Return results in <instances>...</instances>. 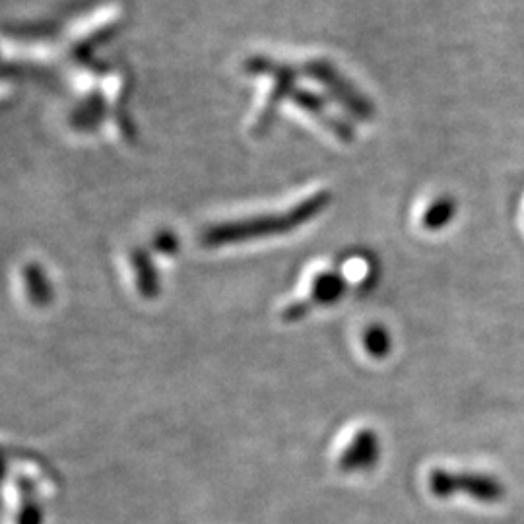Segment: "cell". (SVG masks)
<instances>
[{
  "mask_svg": "<svg viewBox=\"0 0 524 524\" xmlns=\"http://www.w3.org/2000/svg\"><path fill=\"white\" fill-rule=\"evenodd\" d=\"M245 72H249V74H268L274 80L268 99L264 103V109H262V113L259 115L257 123H255V132L262 134V132L268 131V127L272 125V121L276 117V111L282 105V101L288 98L292 99V96H294L297 68L292 65H286V63H276L270 57H251V59L245 61Z\"/></svg>",
  "mask_w": 524,
  "mask_h": 524,
  "instance_id": "3957f363",
  "label": "cell"
},
{
  "mask_svg": "<svg viewBox=\"0 0 524 524\" xmlns=\"http://www.w3.org/2000/svg\"><path fill=\"white\" fill-rule=\"evenodd\" d=\"M332 200L330 191H319L315 195L299 200L292 208L284 212H272V214H259L253 218L237 220L230 224H218L212 226L200 235V243L204 247H224L231 243H243L262 239L270 235H282L301 228L309 220L317 218L321 212H325Z\"/></svg>",
  "mask_w": 524,
  "mask_h": 524,
  "instance_id": "6da1fadb",
  "label": "cell"
},
{
  "mask_svg": "<svg viewBox=\"0 0 524 524\" xmlns=\"http://www.w3.org/2000/svg\"><path fill=\"white\" fill-rule=\"evenodd\" d=\"M346 280L338 272H321L311 286V292L303 301H295L290 307L284 309L282 319L288 323H294L303 319L311 309L332 305L336 303L342 295L346 294Z\"/></svg>",
  "mask_w": 524,
  "mask_h": 524,
  "instance_id": "5b68a950",
  "label": "cell"
},
{
  "mask_svg": "<svg viewBox=\"0 0 524 524\" xmlns=\"http://www.w3.org/2000/svg\"><path fill=\"white\" fill-rule=\"evenodd\" d=\"M303 72L321 82L328 90V94L342 103L352 115H356L361 121H369L375 115V107L371 101L361 94L358 88L327 59H315L303 65Z\"/></svg>",
  "mask_w": 524,
  "mask_h": 524,
  "instance_id": "277c9868",
  "label": "cell"
},
{
  "mask_svg": "<svg viewBox=\"0 0 524 524\" xmlns=\"http://www.w3.org/2000/svg\"><path fill=\"white\" fill-rule=\"evenodd\" d=\"M292 101L297 103V107H301L305 113L313 115L319 123H323L328 131L332 132L336 138L348 140V142L354 138V132L350 129V125H348L346 121L334 117V115L330 113L327 103L319 98L317 94H313V92H309V90H299V88H295Z\"/></svg>",
  "mask_w": 524,
  "mask_h": 524,
  "instance_id": "52a82bcc",
  "label": "cell"
},
{
  "mask_svg": "<svg viewBox=\"0 0 524 524\" xmlns=\"http://www.w3.org/2000/svg\"><path fill=\"white\" fill-rule=\"evenodd\" d=\"M154 247H156L160 253H164V255H175L177 249H179V241H177L175 233H171V231H162V233L156 235V239H154Z\"/></svg>",
  "mask_w": 524,
  "mask_h": 524,
  "instance_id": "5bb4252c",
  "label": "cell"
},
{
  "mask_svg": "<svg viewBox=\"0 0 524 524\" xmlns=\"http://www.w3.org/2000/svg\"><path fill=\"white\" fill-rule=\"evenodd\" d=\"M105 117V103L99 96H90L82 105H78L72 113V123L80 129L98 127Z\"/></svg>",
  "mask_w": 524,
  "mask_h": 524,
  "instance_id": "7c38bea8",
  "label": "cell"
},
{
  "mask_svg": "<svg viewBox=\"0 0 524 524\" xmlns=\"http://www.w3.org/2000/svg\"><path fill=\"white\" fill-rule=\"evenodd\" d=\"M24 280H26V290L30 295V301L37 307H43L47 303H51L53 299V288L49 284V278L45 276L43 268L35 262L26 264L24 268Z\"/></svg>",
  "mask_w": 524,
  "mask_h": 524,
  "instance_id": "9c48e42d",
  "label": "cell"
},
{
  "mask_svg": "<svg viewBox=\"0 0 524 524\" xmlns=\"http://www.w3.org/2000/svg\"><path fill=\"white\" fill-rule=\"evenodd\" d=\"M379 453H381V447H379L377 433L371 431V429H363L354 437V441L348 445V449L342 453V457L338 460V466L344 472L367 470V468L377 464Z\"/></svg>",
  "mask_w": 524,
  "mask_h": 524,
  "instance_id": "8992f818",
  "label": "cell"
},
{
  "mask_svg": "<svg viewBox=\"0 0 524 524\" xmlns=\"http://www.w3.org/2000/svg\"><path fill=\"white\" fill-rule=\"evenodd\" d=\"M457 214V202L455 198L441 197L437 198L424 214V228L429 231L443 230L453 222Z\"/></svg>",
  "mask_w": 524,
  "mask_h": 524,
  "instance_id": "30bf717a",
  "label": "cell"
},
{
  "mask_svg": "<svg viewBox=\"0 0 524 524\" xmlns=\"http://www.w3.org/2000/svg\"><path fill=\"white\" fill-rule=\"evenodd\" d=\"M18 490H20V509L16 515V524H41V509L37 505L32 482L20 478Z\"/></svg>",
  "mask_w": 524,
  "mask_h": 524,
  "instance_id": "8fae6325",
  "label": "cell"
},
{
  "mask_svg": "<svg viewBox=\"0 0 524 524\" xmlns=\"http://www.w3.org/2000/svg\"><path fill=\"white\" fill-rule=\"evenodd\" d=\"M429 492L439 499L453 497L457 493H466L472 499L480 503H499L505 497V486L501 480L488 476V474H476V472H449L445 468L431 470L427 478Z\"/></svg>",
  "mask_w": 524,
  "mask_h": 524,
  "instance_id": "7a4b0ae2",
  "label": "cell"
},
{
  "mask_svg": "<svg viewBox=\"0 0 524 524\" xmlns=\"http://www.w3.org/2000/svg\"><path fill=\"white\" fill-rule=\"evenodd\" d=\"M132 270L136 276L138 292L146 299H152L160 294V278L154 268V262L148 257L146 251H134L132 253Z\"/></svg>",
  "mask_w": 524,
  "mask_h": 524,
  "instance_id": "ba28073f",
  "label": "cell"
},
{
  "mask_svg": "<svg viewBox=\"0 0 524 524\" xmlns=\"http://www.w3.org/2000/svg\"><path fill=\"white\" fill-rule=\"evenodd\" d=\"M363 344L367 354H371L373 358H385L391 352V334L389 330L381 325H373L367 328L365 336H363Z\"/></svg>",
  "mask_w": 524,
  "mask_h": 524,
  "instance_id": "4fadbf2b",
  "label": "cell"
}]
</instances>
